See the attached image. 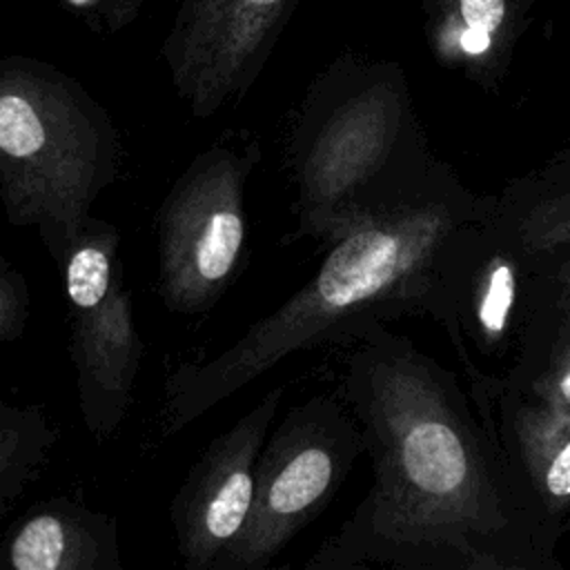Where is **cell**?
I'll list each match as a JSON object with an SVG mask.
<instances>
[{
	"mask_svg": "<svg viewBox=\"0 0 570 570\" xmlns=\"http://www.w3.org/2000/svg\"><path fill=\"white\" fill-rule=\"evenodd\" d=\"M301 0H174L160 58L194 118L247 96Z\"/></svg>",
	"mask_w": 570,
	"mask_h": 570,
	"instance_id": "cell-8",
	"label": "cell"
},
{
	"mask_svg": "<svg viewBox=\"0 0 570 570\" xmlns=\"http://www.w3.org/2000/svg\"><path fill=\"white\" fill-rule=\"evenodd\" d=\"M541 481L550 499H570V439L548 461Z\"/></svg>",
	"mask_w": 570,
	"mask_h": 570,
	"instance_id": "cell-15",
	"label": "cell"
},
{
	"mask_svg": "<svg viewBox=\"0 0 570 570\" xmlns=\"http://www.w3.org/2000/svg\"><path fill=\"white\" fill-rule=\"evenodd\" d=\"M58 441L40 405L0 401V517H7Z\"/></svg>",
	"mask_w": 570,
	"mask_h": 570,
	"instance_id": "cell-12",
	"label": "cell"
},
{
	"mask_svg": "<svg viewBox=\"0 0 570 570\" xmlns=\"http://www.w3.org/2000/svg\"><path fill=\"white\" fill-rule=\"evenodd\" d=\"M69 305V350L85 428L109 439L127 416L145 345L120 261V229L89 216L58 265Z\"/></svg>",
	"mask_w": 570,
	"mask_h": 570,
	"instance_id": "cell-7",
	"label": "cell"
},
{
	"mask_svg": "<svg viewBox=\"0 0 570 570\" xmlns=\"http://www.w3.org/2000/svg\"><path fill=\"white\" fill-rule=\"evenodd\" d=\"M434 60L492 85L523 27L528 0H416Z\"/></svg>",
	"mask_w": 570,
	"mask_h": 570,
	"instance_id": "cell-11",
	"label": "cell"
},
{
	"mask_svg": "<svg viewBox=\"0 0 570 570\" xmlns=\"http://www.w3.org/2000/svg\"><path fill=\"white\" fill-rule=\"evenodd\" d=\"M361 454L363 430L345 399L292 405L261 450L249 517L214 570L267 568L332 503Z\"/></svg>",
	"mask_w": 570,
	"mask_h": 570,
	"instance_id": "cell-5",
	"label": "cell"
},
{
	"mask_svg": "<svg viewBox=\"0 0 570 570\" xmlns=\"http://www.w3.org/2000/svg\"><path fill=\"white\" fill-rule=\"evenodd\" d=\"M29 318V287L22 272L0 256V338L18 341Z\"/></svg>",
	"mask_w": 570,
	"mask_h": 570,
	"instance_id": "cell-13",
	"label": "cell"
},
{
	"mask_svg": "<svg viewBox=\"0 0 570 570\" xmlns=\"http://www.w3.org/2000/svg\"><path fill=\"white\" fill-rule=\"evenodd\" d=\"M432 156L405 69L343 51L307 85L289 127L296 238L323 247L423 187Z\"/></svg>",
	"mask_w": 570,
	"mask_h": 570,
	"instance_id": "cell-3",
	"label": "cell"
},
{
	"mask_svg": "<svg viewBox=\"0 0 570 570\" xmlns=\"http://www.w3.org/2000/svg\"><path fill=\"white\" fill-rule=\"evenodd\" d=\"M0 552L13 570H122L116 519L67 497L29 505Z\"/></svg>",
	"mask_w": 570,
	"mask_h": 570,
	"instance_id": "cell-10",
	"label": "cell"
},
{
	"mask_svg": "<svg viewBox=\"0 0 570 570\" xmlns=\"http://www.w3.org/2000/svg\"><path fill=\"white\" fill-rule=\"evenodd\" d=\"M441 160L434 176L376 209L325 247L318 269L274 312L207 361H185L165 381L160 436H171L301 350L354 341L399 316L452 314V265L463 229L490 216Z\"/></svg>",
	"mask_w": 570,
	"mask_h": 570,
	"instance_id": "cell-2",
	"label": "cell"
},
{
	"mask_svg": "<svg viewBox=\"0 0 570 570\" xmlns=\"http://www.w3.org/2000/svg\"><path fill=\"white\" fill-rule=\"evenodd\" d=\"M69 11H73L82 24L98 33V36H111L120 29L129 27L145 0H65Z\"/></svg>",
	"mask_w": 570,
	"mask_h": 570,
	"instance_id": "cell-14",
	"label": "cell"
},
{
	"mask_svg": "<svg viewBox=\"0 0 570 570\" xmlns=\"http://www.w3.org/2000/svg\"><path fill=\"white\" fill-rule=\"evenodd\" d=\"M122 145L109 111L40 58L0 60V196L9 225L36 227L56 265L118 178Z\"/></svg>",
	"mask_w": 570,
	"mask_h": 570,
	"instance_id": "cell-4",
	"label": "cell"
},
{
	"mask_svg": "<svg viewBox=\"0 0 570 570\" xmlns=\"http://www.w3.org/2000/svg\"><path fill=\"white\" fill-rule=\"evenodd\" d=\"M283 394L281 385L269 390L234 425L212 439L176 490L169 519L187 570H214L243 530L254 501L256 463Z\"/></svg>",
	"mask_w": 570,
	"mask_h": 570,
	"instance_id": "cell-9",
	"label": "cell"
},
{
	"mask_svg": "<svg viewBox=\"0 0 570 570\" xmlns=\"http://www.w3.org/2000/svg\"><path fill=\"white\" fill-rule=\"evenodd\" d=\"M557 392H559V396L570 405V365L561 372V376H559V381H557Z\"/></svg>",
	"mask_w": 570,
	"mask_h": 570,
	"instance_id": "cell-16",
	"label": "cell"
},
{
	"mask_svg": "<svg viewBox=\"0 0 570 570\" xmlns=\"http://www.w3.org/2000/svg\"><path fill=\"white\" fill-rule=\"evenodd\" d=\"M256 142H216L176 176L156 214L158 294L174 314L209 312L236 281L247 249L245 187Z\"/></svg>",
	"mask_w": 570,
	"mask_h": 570,
	"instance_id": "cell-6",
	"label": "cell"
},
{
	"mask_svg": "<svg viewBox=\"0 0 570 570\" xmlns=\"http://www.w3.org/2000/svg\"><path fill=\"white\" fill-rule=\"evenodd\" d=\"M345 358L341 394L354 412L372 485L307 570H448L505 563L512 488L474 425L452 372L385 323Z\"/></svg>",
	"mask_w": 570,
	"mask_h": 570,
	"instance_id": "cell-1",
	"label": "cell"
}]
</instances>
